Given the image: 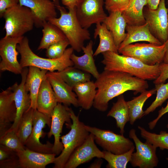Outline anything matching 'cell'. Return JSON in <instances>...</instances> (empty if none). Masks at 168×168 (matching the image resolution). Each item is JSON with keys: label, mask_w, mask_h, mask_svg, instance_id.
I'll return each mask as SVG.
<instances>
[{"label": "cell", "mask_w": 168, "mask_h": 168, "mask_svg": "<svg viewBox=\"0 0 168 168\" xmlns=\"http://www.w3.org/2000/svg\"><path fill=\"white\" fill-rule=\"evenodd\" d=\"M96 93L93 106L102 112L108 109L109 101L128 91L134 95L146 90L149 87L147 81L128 73L104 70L95 82Z\"/></svg>", "instance_id": "cell-1"}, {"label": "cell", "mask_w": 168, "mask_h": 168, "mask_svg": "<svg viewBox=\"0 0 168 168\" xmlns=\"http://www.w3.org/2000/svg\"><path fill=\"white\" fill-rule=\"evenodd\" d=\"M102 54L104 70L125 72L145 80H155L160 74V63L148 65L133 57L111 51Z\"/></svg>", "instance_id": "cell-2"}, {"label": "cell", "mask_w": 168, "mask_h": 168, "mask_svg": "<svg viewBox=\"0 0 168 168\" xmlns=\"http://www.w3.org/2000/svg\"><path fill=\"white\" fill-rule=\"evenodd\" d=\"M17 50L21 55L20 64L22 68L34 66L49 72H60L66 68L74 66L70 58L74 49L67 48L60 57L55 59L44 58L38 56L31 50L27 37H24L17 46Z\"/></svg>", "instance_id": "cell-3"}, {"label": "cell", "mask_w": 168, "mask_h": 168, "mask_svg": "<svg viewBox=\"0 0 168 168\" xmlns=\"http://www.w3.org/2000/svg\"><path fill=\"white\" fill-rule=\"evenodd\" d=\"M56 8L60 12V17L50 19L48 21L61 30L74 50L80 52L84 46V42L91 38L89 30L82 27L79 22L76 16L75 8L68 10V12L61 6Z\"/></svg>", "instance_id": "cell-4"}, {"label": "cell", "mask_w": 168, "mask_h": 168, "mask_svg": "<svg viewBox=\"0 0 168 168\" xmlns=\"http://www.w3.org/2000/svg\"><path fill=\"white\" fill-rule=\"evenodd\" d=\"M70 112L72 123L69 132L60 137L63 149L59 156L55 158L54 168H64L70 155L84 142L90 133L86 128L85 124L79 120L78 116L75 115L71 108Z\"/></svg>", "instance_id": "cell-5"}, {"label": "cell", "mask_w": 168, "mask_h": 168, "mask_svg": "<svg viewBox=\"0 0 168 168\" xmlns=\"http://www.w3.org/2000/svg\"><path fill=\"white\" fill-rule=\"evenodd\" d=\"M2 17L5 20L3 29L6 31L5 37L22 36L35 26L30 9L19 4L6 10Z\"/></svg>", "instance_id": "cell-6"}, {"label": "cell", "mask_w": 168, "mask_h": 168, "mask_svg": "<svg viewBox=\"0 0 168 168\" xmlns=\"http://www.w3.org/2000/svg\"><path fill=\"white\" fill-rule=\"evenodd\" d=\"M85 127L90 133L94 135L95 142L104 150L120 154L128 152L134 146L133 142L123 135L86 125Z\"/></svg>", "instance_id": "cell-7"}, {"label": "cell", "mask_w": 168, "mask_h": 168, "mask_svg": "<svg viewBox=\"0 0 168 168\" xmlns=\"http://www.w3.org/2000/svg\"><path fill=\"white\" fill-rule=\"evenodd\" d=\"M166 51L165 43L161 45L152 44H130L118 50L122 55L136 58L150 66L163 62Z\"/></svg>", "instance_id": "cell-8"}, {"label": "cell", "mask_w": 168, "mask_h": 168, "mask_svg": "<svg viewBox=\"0 0 168 168\" xmlns=\"http://www.w3.org/2000/svg\"><path fill=\"white\" fill-rule=\"evenodd\" d=\"M104 0H79L76 7L77 19L88 29L93 24L103 23L107 16L104 10Z\"/></svg>", "instance_id": "cell-9"}, {"label": "cell", "mask_w": 168, "mask_h": 168, "mask_svg": "<svg viewBox=\"0 0 168 168\" xmlns=\"http://www.w3.org/2000/svg\"><path fill=\"white\" fill-rule=\"evenodd\" d=\"M129 137L135 143L136 152L131 155L129 162L133 167L153 168L157 166L159 160L156 154V147L146 141L143 143L138 138L134 129L129 132Z\"/></svg>", "instance_id": "cell-10"}, {"label": "cell", "mask_w": 168, "mask_h": 168, "mask_svg": "<svg viewBox=\"0 0 168 168\" xmlns=\"http://www.w3.org/2000/svg\"><path fill=\"white\" fill-rule=\"evenodd\" d=\"M168 12L165 0H160L156 9L152 10L148 8L143 12L151 32L162 44L168 39Z\"/></svg>", "instance_id": "cell-11"}, {"label": "cell", "mask_w": 168, "mask_h": 168, "mask_svg": "<svg viewBox=\"0 0 168 168\" xmlns=\"http://www.w3.org/2000/svg\"><path fill=\"white\" fill-rule=\"evenodd\" d=\"M51 118L35 110L33 123V130L31 134L27 139L25 146L30 150L42 153H53V144L47 141L46 143L40 142V138L45 135L43 130L46 125L51 126Z\"/></svg>", "instance_id": "cell-12"}, {"label": "cell", "mask_w": 168, "mask_h": 168, "mask_svg": "<svg viewBox=\"0 0 168 168\" xmlns=\"http://www.w3.org/2000/svg\"><path fill=\"white\" fill-rule=\"evenodd\" d=\"M23 36L18 37H4L0 40V70L8 71L16 74H21L23 68L17 60L19 53L17 46L23 39Z\"/></svg>", "instance_id": "cell-13"}, {"label": "cell", "mask_w": 168, "mask_h": 168, "mask_svg": "<svg viewBox=\"0 0 168 168\" xmlns=\"http://www.w3.org/2000/svg\"><path fill=\"white\" fill-rule=\"evenodd\" d=\"M51 119L50 128L47 133V136L49 138L53 135L54 136L53 153L57 155L61 153L63 149V144L60 139V134L64 124L67 122L69 124V128L72 124L70 108L67 105L58 103L51 113Z\"/></svg>", "instance_id": "cell-14"}, {"label": "cell", "mask_w": 168, "mask_h": 168, "mask_svg": "<svg viewBox=\"0 0 168 168\" xmlns=\"http://www.w3.org/2000/svg\"><path fill=\"white\" fill-rule=\"evenodd\" d=\"M95 142L94 135L90 133L84 142L70 155L64 168H76L94 157L103 158V152L97 147Z\"/></svg>", "instance_id": "cell-15"}, {"label": "cell", "mask_w": 168, "mask_h": 168, "mask_svg": "<svg viewBox=\"0 0 168 168\" xmlns=\"http://www.w3.org/2000/svg\"><path fill=\"white\" fill-rule=\"evenodd\" d=\"M28 72L27 67L23 68L21 73V81L19 84L17 82L10 86L13 92L16 113V118L11 128L8 130L16 132L20 120L24 113L30 108L31 99L30 93L26 90L25 84Z\"/></svg>", "instance_id": "cell-16"}, {"label": "cell", "mask_w": 168, "mask_h": 168, "mask_svg": "<svg viewBox=\"0 0 168 168\" xmlns=\"http://www.w3.org/2000/svg\"><path fill=\"white\" fill-rule=\"evenodd\" d=\"M19 4L30 9L37 28L42 27L44 22L57 17L56 7L52 0H19Z\"/></svg>", "instance_id": "cell-17"}, {"label": "cell", "mask_w": 168, "mask_h": 168, "mask_svg": "<svg viewBox=\"0 0 168 168\" xmlns=\"http://www.w3.org/2000/svg\"><path fill=\"white\" fill-rule=\"evenodd\" d=\"M46 78L54 92L58 103L66 105L79 106L77 95L73 88L62 79L58 72H47Z\"/></svg>", "instance_id": "cell-18"}, {"label": "cell", "mask_w": 168, "mask_h": 168, "mask_svg": "<svg viewBox=\"0 0 168 168\" xmlns=\"http://www.w3.org/2000/svg\"><path fill=\"white\" fill-rule=\"evenodd\" d=\"M16 113L13 92L10 87L0 93V137L11 128Z\"/></svg>", "instance_id": "cell-19"}, {"label": "cell", "mask_w": 168, "mask_h": 168, "mask_svg": "<svg viewBox=\"0 0 168 168\" xmlns=\"http://www.w3.org/2000/svg\"><path fill=\"white\" fill-rule=\"evenodd\" d=\"M21 168H45L53 163L56 155L35 152L27 148L16 152Z\"/></svg>", "instance_id": "cell-20"}, {"label": "cell", "mask_w": 168, "mask_h": 168, "mask_svg": "<svg viewBox=\"0 0 168 168\" xmlns=\"http://www.w3.org/2000/svg\"><path fill=\"white\" fill-rule=\"evenodd\" d=\"M125 38L119 45L118 50L133 43L146 41L158 45L163 44L151 32L147 23L140 26H131L127 25Z\"/></svg>", "instance_id": "cell-21"}, {"label": "cell", "mask_w": 168, "mask_h": 168, "mask_svg": "<svg viewBox=\"0 0 168 168\" xmlns=\"http://www.w3.org/2000/svg\"><path fill=\"white\" fill-rule=\"evenodd\" d=\"M58 103L52 87L46 78L42 81L38 93L36 109L51 118V113Z\"/></svg>", "instance_id": "cell-22"}, {"label": "cell", "mask_w": 168, "mask_h": 168, "mask_svg": "<svg viewBox=\"0 0 168 168\" xmlns=\"http://www.w3.org/2000/svg\"><path fill=\"white\" fill-rule=\"evenodd\" d=\"M48 71L34 66L29 67L25 86L31 99L30 108L36 110L38 93L42 81L46 78Z\"/></svg>", "instance_id": "cell-23"}, {"label": "cell", "mask_w": 168, "mask_h": 168, "mask_svg": "<svg viewBox=\"0 0 168 168\" xmlns=\"http://www.w3.org/2000/svg\"><path fill=\"white\" fill-rule=\"evenodd\" d=\"M93 42L90 40L86 46H83L82 50L84 53L81 56H78L73 53L70 58L76 68L92 75L97 79L100 73L95 64L94 59L92 47Z\"/></svg>", "instance_id": "cell-24"}, {"label": "cell", "mask_w": 168, "mask_h": 168, "mask_svg": "<svg viewBox=\"0 0 168 168\" xmlns=\"http://www.w3.org/2000/svg\"><path fill=\"white\" fill-rule=\"evenodd\" d=\"M111 32L115 44L118 48L126 38V21L122 12H116L110 13L103 22Z\"/></svg>", "instance_id": "cell-25"}, {"label": "cell", "mask_w": 168, "mask_h": 168, "mask_svg": "<svg viewBox=\"0 0 168 168\" xmlns=\"http://www.w3.org/2000/svg\"><path fill=\"white\" fill-rule=\"evenodd\" d=\"M98 36L99 38L100 42L94 53V56L107 51L119 53L118 48L115 44L113 35L103 23L96 24L94 33V39Z\"/></svg>", "instance_id": "cell-26"}, {"label": "cell", "mask_w": 168, "mask_h": 168, "mask_svg": "<svg viewBox=\"0 0 168 168\" xmlns=\"http://www.w3.org/2000/svg\"><path fill=\"white\" fill-rule=\"evenodd\" d=\"M147 5V0H129L127 8L122 13L127 25L140 26L146 23L143 8Z\"/></svg>", "instance_id": "cell-27"}, {"label": "cell", "mask_w": 168, "mask_h": 168, "mask_svg": "<svg viewBox=\"0 0 168 168\" xmlns=\"http://www.w3.org/2000/svg\"><path fill=\"white\" fill-rule=\"evenodd\" d=\"M73 90L77 95L79 106L89 110L93 106L96 93L95 82L90 80L80 83L75 86Z\"/></svg>", "instance_id": "cell-28"}, {"label": "cell", "mask_w": 168, "mask_h": 168, "mask_svg": "<svg viewBox=\"0 0 168 168\" xmlns=\"http://www.w3.org/2000/svg\"><path fill=\"white\" fill-rule=\"evenodd\" d=\"M117 97V101L113 103L107 116L113 117L115 119L116 126L119 128L120 133L123 135L125 132V126L129 120V110L124 95L122 94Z\"/></svg>", "instance_id": "cell-29"}, {"label": "cell", "mask_w": 168, "mask_h": 168, "mask_svg": "<svg viewBox=\"0 0 168 168\" xmlns=\"http://www.w3.org/2000/svg\"><path fill=\"white\" fill-rule=\"evenodd\" d=\"M156 92L155 88L146 90L141 92L139 96L133 97L132 100L127 101L129 113V122L131 125H133L137 120L144 116V111L143 110L144 104L148 98Z\"/></svg>", "instance_id": "cell-30"}, {"label": "cell", "mask_w": 168, "mask_h": 168, "mask_svg": "<svg viewBox=\"0 0 168 168\" xmlns=\"http://www.w3.org/2000/svg\"><path fill=\"white\" fill-rule=\"evenodd\" d=\"M42 27L43 36L38 50L47 49L53 44L67 39L60 29L48 21L44 22Z\"/></svg>", "instance_id": "cell-31"}, {"label": "cell", "mask_w": 168, "mask_h": 168, "mask_svg": "<svg viewBox=\"0 0 168 168\" xmlns=\"http://www.w3.org/2000/svg\"><path fill=\"white\" fill-rule=\"evenodd\" d=\"M58 72L64 81L72 88L79 84L91 80L90 74L74 66L69 67Z\"/></svg>", "instance_id": "cell-32"}, {"label": "cell", "mask_w": 168, "mask_h": 168, "mask_svg": "<svg viewBox=\"0 0 168 168\" xmlns=\"http://www.w3.org/2000/svg\"><path fill=\"white\" fill-rule=\"evenodd\" d=\"M35 110L30 108L25 112L23 115L18 127L16 132L17 135L24 146L33 130Z\"/></svg>", "instance_id": "cell-33"}, {"label": "cell", "mask_w": 168, "mask_h": 168, "mask_svg": "<svg viewBox=\"0 0 168 168\" xmlns=\"http://www.w3.org/2000/svg\"><path fill=\"white\" fill-rule=\"evenodd\" d=\"M135 147H132L129 151L124 153L116 154L104 150L103 158L108 162L107 168H125L129 162L132 154L134 151Z\"/></svg>", "instance_id": "cell-34"}, {"label": "cell", "mask_w": 168, "mask_h": 168, "mask_svg": "<svg viewBox=\"0 0 168 168\" xmlns=\"http://www.w3.org/2000/svg\"><path fill=\"white\" fill-rule=\"evenodd\" d=\"M166 127L168 129V124ZM142 138L156 147L168 150V132L162 131L159 134L151 133L140 126H138Z\"/></svg>", "instance_id": "cell-35"}, {"label": "cell", "mask_w": 168, "mask_h": 168, "mask_svg": "<svg viewBox=\"0 0 168 168\" xmlns=\"http://www.w3.org/2000/svg\"><path fill=\"white\" fill-rule=\"evenodd\" d=\"M19 166L16 152L0 144V168H17Z\"/></svg>", "instance_id": "cell-36"}, {"label": "cell", "mask_w": 168, "mask_h": 168, "mask_svg": "<svg viewBox=\"0 0 168 168\" xmlns=\"http://www.w3.org/2000/svg\"><path fill=\"white\" fill-rule=\"evenodd\" d=\"M156 95L155 100L144 111V115L153 112L168 99V82L155 84Z\"/></svg>", "instance_id": "cell-37"}, {"label": "cell", "mask_w": 168, "mask_h": 168, "mask_svg": "<svg viewBox=\"0 0 168 168\" xmlns=\"http://www.w3.org/2000/svg\"><path fill=\"white\" fill-rule=\"evenodd\" d=\"M0 144L16 152L23 150L26 148L18 137L16 132L12 130H7L0 137Z\"/></svg>", "instance_id": "cell-38"}, {"label": "cell", "mask_w": 168, "mask_h": 168, "mask_svg": "<svg viewBox=\"0 0 168 168\" xmlns=\"http://www.w3.org/2000/svg\"><path fill=\"white\" fill-rule=\"evenodd\" d=\"M69 45V43L67 39L53 44L46 49V55L50 58H59L63 54Z\"/></svg>", "instance_id": "cell-39"}, {"label": "cell", "mask_w": 168, "mask_h": 168, "mask_svg": "<svg viewBox=\"0 0 168 168\" xmlns=\"http://www.w3.org/2000/svg\"><path fill=\"white\" fill-rule=\"evenodd\" d=\"M105 9L109 13L122 12L127 8L129 0H104Z\"/></svg>", "instance_id": "cell-40"}, {"label": "cell", "mask_w": 168, "mask_h": 168, "mask_svg": "<svg viewBox=\"0 0 168 168\" xmlns=\"http://www.w3.org/2000/svg\"><path fill=\"white\" fill-rule=\"evenodd\" d=\"M160 73L157 78L154 80L155 84L164 83L168 79V63L162 62L160 64Z\"/></svg>", "instance_id": "cell-41"}, {"label": "cell", "mask_w": 168, "mask_h": 168, "mask_svg": "<svg viewBox=\"0 0 168 168\" xmlns=\"http://www.w3.org/2000/svg\"><path fill=\"white\" fill-rule=\"evenodd\" d=\"M19 4V0H0V16L2 17L7 9Z\"/></svg>", "instance_id": "cell-42"}, {"label": "cell", "mask_w": 168, "mask_h": 168, "mask_svg": "<svg viewBox=\"0 0 168 168\" xmlns=\"http://www.w3.org/2000/svg\"><path fill=\"white\" fill-rule=\"evenodd\" d=\"M168 113V102L166 106L164 107H162L159 111L157 117L150 122L148 124L149 128L151 129H153L156 125L158 121L165 114Z\"/></svg>", "instance_id": "cell-43"}, {"label": "cell", "mask_w": 168, "mask_h": 168, "mask_svg": "<svg viewBox=\"0 0 168 168\" xmlns=\"http://www.w3.org/2000/svg\"><path fill=\"white\" fill-rule=\"evenodd\" d=\"M79 0H61L62 4L68 10L75 8Z\"/></svg>", "instance_id": "cell-44"}, {"label": "cell", "mask_w": 168, "mask_h": 168, "mask_svg": "<svg viewBox=\"0 0 168 168\" xmlns=\"http://www.w3.org/2000/svg\"><path fill=\"white\" fill-rule=\"evenodd\" d=\"M148 8L152 9H156L158 6L160 0H147Z\"/></svg>", "instance_id": "cell-45"}, {"label": "cell", "mask_w": 168, "mask_h": 168, "mask_svg": "<svg viewBox=\"0 0 168 168\" xmlns=\"http://www.w3.org/2000/svg\"><path fill=\"white\" fill-rule=\"evenodd\" d=\"M164 43L166 47V51L163 62L167 63H168V39Z\"/></svg>", "instance_id": "cell-46"}, {"label": "cell", "mask_w": 168, "mask_h": 168, "mask_svg": "<svg viewBox=\"0 0 168 168\" xmlns=\"http://www.w3.org/2000/svg\"><path fill=\"white\" fill-rule=\"evenodd\" d=\"M101 161H99L91 164L90 166V168H100L101 165Z\"/></svg>", "instance_id": "cell-47"}, {"label": "cell", "mask_w": 168, "mask_h": 168, "mask_svg": "<svg viewBox=\"0 0 168 168\" xmlns=\"http://www.w3.org/2000/svg\"><path fill=\"white\" fill-rule=\"evenodd\" d=\"M54 2L56 7L59 6L60 5L59 3V0H52Z\"/></svg>", "instance_id": "cell-48"}, {"label": "cell", "mask_w": 168, "mask_h": 168, "mask_svg": "<svg viewBox=\"0 0 168 168\" xmlns=\"http://www.w3.org/2000/svg\"><path fill=\"white\" fill-rule=\"evenodd\" d=\"M166 160H168V157H167V158H166Z\"/></svg>", "instance_id": "cell-49"}, {"label": "cell", "mask_w": 168, "mask_h": 168, "mask_svg": "<svg viewBox=\"0 0 168 168\" xmlns=\"http://www.w3.org/2000/svg\"></svg>", "instance_id": "cell-50"}, {"label": "cell", "mask_w": 168, "mask_h": 168, "mask_svg": "<svg viewBox=\"0 0 168 168\" xmlns=\"http://www.w3.org/2000/svg\"></svg>", "instance_id": "cell-51"}]
</instances>
